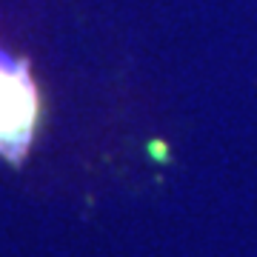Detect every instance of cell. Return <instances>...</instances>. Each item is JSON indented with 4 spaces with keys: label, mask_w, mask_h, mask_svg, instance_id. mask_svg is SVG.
Instances as JSON below:
<instances>
[{
    "label": "cell",
    "mask_w": 257,
    "mask_h": 257,
    "mask_svg": "<svg viewBox=\"0 0 257 257\" xmlns=\"http://www.w3.org/2000/svg\"><path fill=\"white\" fill-rule=\"evenodd\" d=\"M40 89L26 60L0 55V155L20 163L40 126Z\"/></svg>",
    "instance_id": "1"
}]
</instances>
